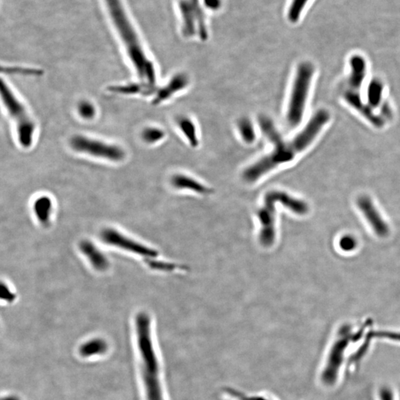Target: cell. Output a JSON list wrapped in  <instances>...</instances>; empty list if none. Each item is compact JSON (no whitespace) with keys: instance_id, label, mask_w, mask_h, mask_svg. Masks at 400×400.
Wrapping results in <instances>:
<instances>
[{"instance_id":"8","label":"cell","mask_w":400,"mask_h":400,"mask_svg":"<svg viewBox=\"0 0 400 400\" xmlns=\"http://www.w3.org/2000/svg\"><path fill=\"white\" fill-rule=\"evenodd\" d=\"M276 196L274 192H269L264 198V206L260 209L259 218L261 229L260 232V241L264 247H269L274 242L275 236V202Z\"/></svg>"},{"instance_id":"19","label":"cell","mask_w":400,"mask_h":400,"mask_svg":"<svg viewBox=\"0 0 400 400\" xmlns=\"http://www.w3.org/2000/svg\"><path fill=\"white\" fill-rule=\"evenodd\" d=\"M107 343L103 340L93 339L83 344L80 349V354L84 358L102 354L107 350Z\"/></svg>"},{"instance_id":"24","label":"cell","mask_w":400,"mask_h":400,"mask_svg":"<svg viewBox=\"0 0 400 400\" xmlns=\"http://www.w3.org/2000/svg\"><path fill=\"white\" fill-rule=\"evenodd\" d=\"M164 136V132L158 128H148L142 133V139L147 143L158 142L162 139Z\"/></svg>"},{"instance_id":"2","label":"cell","mask_w":400,"mask_h":400,"mask_svg":"<svg viewBox=\"0 0 400 400\" xmlns=\"http://www.w3.org/2000/svg\"><path fill=\"white\" fill-rule=\"evenodd\" d=\"M259 123L263 133L273 144L274 148L270 154L244 170L243 178L248 182H256L278 166L292 161L296 154L304 150L296 138L290 141L283 140L269 118L260 116Z\"/></svg>"},{"instance_id":"30","label":"cell","mask_w":400,"mask_h":400,"mask_svg":"<svg viewBox=\"0 0 400 400\" xmlns=\"http://www.w3.org/2000/svg\"><path fill=\"white\" fill-rule=\"evenodd\" d=\"M382 400H393L390 392L387 389H384L381 392Z\"/></svg>"},{"instance_id":"14","label":"cell","mask_w":400,"mask_h":400,"mask_svg":"<svg viewBox=\"0 0 400 400\" xmlns=\"http://www.w3.org/2000/svg\"><path fill=\"white\" fill-rule=\"evenodd\" d=\"M352 68L349 84L352 90H359L366 76V62L360 55H354L350 60Z\"/></svg>"},{"instance_id":"31","label":"cell","mask_w":400,"mask_h":400,"mask_svg":"<svg viewBox=\"0 0 400 400\" xmlns=\"http://www.w3.org/2000/svg\"><path fill=\"white\" fill-rule=\"evenodd\" d=\"M2 400H20L18 398H15V396H8V398H4V399H2Z\"/></svg>"},{"instance_id":"26","label":"cell","mask_w":400,"mask_h":400,"mask_svg":"<svg viewBox=\"0 0 400 400\" xmlns=\"http://www.w3.org/2000/svg\"><path fill=\"white\" fill-rule=\"evenodd\" d=\"M2 72H4L8 74H20L34 75V76L42 75V72L40 69L20 67H7L6 68H2Z\"/></svg>"},{"instance_id":"7","label":"cell","mask_w":400,"mask_h":400,"mask_svg":"<svg viewBox=\"0 0 400 400\" xmlns=\"http://www.w3.org/2000/svg\"><path fill=\"white\" fill-rule=\"evenodd\" d=\"M179 6L182 19L183 35L188 38L198 34L202 39H207L204 14L199 0H180Z\"/></svg>"},{"instance_id":"20","label":"cell","mask_w":400,"mask_h":400,"mask_svg":"<svg viewBox=\"0 0 400 400\" xmlns=\"http://www.w3.org/2000/svg\"><path fill=\"white\" fill-rule=\"evenodd\" d=\"M383 84L380 80L374 79L370 82L368 88V104L375 108H378L382 99Z\"/></svg>"},{"instance_id":"9","label":"cell","mask_w":400,"mask_h":400,"mask_svg":"<svg viewBox=\"0 0 400 400\" xmlns=\"http://www.w3.org/2000/svg\"><path fill=\"white\" fill-rule=\"evenodd\" d=\"M101 238L106 244L120 248L122 250L146 258H155L158 256L156 250L130 239L114 229H104L102 232Z\"/></svg>"},{"instance_id":"4","label":"cell","mask_w":400,"mask_h":400,"mask_svg":"<svg viewBox=\"0 0 400 400\" xmlns=\"http://www.w3.org/2000/svg\"><path fill=\"white\" fill-rule=\"evenodd\" d=\"M0 93L9 115L14 120L20 144L24 148H28L33 143L36 128L33 118L24 104L16 98L3 80H1L0 83Z\"/></svg>"},{"instance_id":"25","label":"cell","mask_w":400,"mask_h":400,"mask_svg":"<svg viewBox=\"0 0 400 400\" xmlns=\"http://www.w3.org/2000/svg\"><path fill=\"white\" fill-rule=\"evenodd\" d=\"M80 116L84 120H92L94 118L96 110L94 106L88 102H82L78 107Z\"/></svg>"},{"instance_id":"22","label":"cell","mask_w":400,"mask_h":400,"mask_svg":"<svg viewBox=\"0 0 400 400\" xmlns=\"http://www.w3.org/2000/svg\"><path fill=\"white\" fill-rule=\"evenodd\" d=\"M239 130L242 138L246 142L252 143L256 138L254 129L249 120H242L239 123Z\"/></svg>"},{"instance_id":"29","label":"cell","mask_w":400,"mask_h":400,"mask_svg":"<svg viewBox=\"0 0 400 400\" xmlns=\"http://www.w3.org/2000/svg\"><path fill=\"white\" fill-rule=\"evenodd\" d=\"M370 336L374 338H387V339L400 341V333L388 332H375L370 334Z\"/></svg>"},{"instance_id":"6","label":"cell","mask_w":400,"mask_h":400,"mask_svg":"<svg viewBox=\"0 0 400 400\" xmlns=\"http://www.w3.org/2000/svg\"><path fill=\"white\" fill-rule=\"evenodd\" d=\"M70 146L76 152L109 161L120 162L126 158L123 149L116 144L80 135L72 138Z\"/></svg>"},{"instance_id":"5","label":"cell","mask_w":400,"mask_h":400,"mask_svg":"<svg viewBox=\"0 0 400 400\" xmlns=\"http://www.w3.org/2000/svg\"><path fill=\"white\" fill-rule=\"evenodd\" d=\"M314 72L310 62L302 63L298 67L287 112L288 123L292 127L298 126L302 119Z\"/></svg>"},{"instance_id":"28","label":"cell","mask_w":400,"mask_h":400,"mask_svg":"<svg viewBox=\"0 0 400 400\" xmlns=\"http://www.w3.org/2000/svg\"><path fill=\"white\" fill-rule=\"evenodd\" d=\"M0 294H1V299L8 302H12L15 300L14 294L4 282L2 283Z\"/></svg>"},{"instance_id":"27","label":"cell","mask_w":400,"mask_h":400,"mask_svg":"<svg viewBox=\"0 0 400 400\" xmlns=\"http://www.w3.org/2000/svg\"><path fill=\"white\" fill-rule=\"evenodd\" d=\"M340 247L344 252H350L356 247V241L350 236H344L340 241Z\"/></svg>"},{"instance_id":"13","label":"cell","mask_w":400,"mask_h":400,"mask_svg":"<svg viewBox=\"0 0 400 400\" xmlns=\"http://www.w3.org/2000/svg\"><path fill=\"white\" fill-rule=\"evenodd\" d=\"M82 253L89 260L92 266L100 272L106 270L108 268V260L92 242L84 240L80 244Z\"/></svg>"},{"instance_id":"3","label":"cell","mask_w":400,"mask_h":400,"mask_svg":"<svg viewBox=\"0 0 400 400\" xmlns=\"http://www.w3.org/2000/svg\"><path fill=\"white\" fill-rule=\"evenodd\" d=\"M136 329L147 400H164L160 382L159 362L152 342L150 319L147 314L140 313L136 316Z\"/></svg>"},{"instance_id":"21","label":"cell","mask_w":400,"mask_h":400,"mask_svg":"<svg viewBox=\"0 0 400 400\" xmlns=\"http://www.w3.org/2000/svg\"><path fill=\"white\" fill-rule=\"evenodd\" d=\"M178 124H179L180 130L186 136L190 144L194 147L198 146V135H196V127L193 122L188 118H182L178 120Z\"/></svg>"},{"instance_id":"17","label":"cell","mask_w":400,"mask_h":400,"mask_svg":"<svg viewBox=\"0 0 400 400\" xmlns=\"http://www.w3.org/2000/svg\"><path fill=\"white\" fill-rule=\"evenodd\" d=\"M53 204L48 196H42L38 198L34 203L35 216L42 224H48L50 222Z\"/></svg>"},{"instance_id":"15","label":"cell","mask_w":400,"mask_h":400,"mask_svg":"<svg viewBox=\"0 0 400 400\" xmlns=\"http://www.w3.org/2000/svg\"><path fill=\"white\" fill-rule=\"evenodd\" d=\"M188 82V80L187 76L186 75L182 74L176 75V76H174L173 79L169 82L167 86L160 89L159 92H158L156 96H155L154 100V104H158L168 99L172 95L184 88L187 86Z\"/></svg>"},{"instance_id":"11","label":"cell","mask_w":400,"mask_h":400,"mask_svg":"<svg viewBox=\"0 0 400 400\" xmlns=\"http://www.w3.org/2000/svg\"><path fill=\"white\" fill-rule=\"evenodd\" d=\"M360 210L374 230L380 236H386L388 234L389 228L386 222L381 218L379 212L368 196H361L358 202Z\"/></svg>"},{"instance_id":"16","label":"cell","mask_w":400,"mask_h":400,"mask_svg":"<svg viewBox=\"0 0 400 400\" xmlns=\"http://www.w3.org/2000/svg\"><path fill=\"white\" fill-rule=\"evenodd\" d=\"M109 90L112 93L121 94L150 95L155 92V86H148L144 83H132L124 86H112Z\"/></svg>"},{"instance_id":"10","label":"cell","mask_w":400,"mask_h":400,"mask_svg":"<svg viewBox=\"0 0 400 400\" xmlns=\"http://www.w3.org/2000/svg\"><path fill=\"white\" fill-rule=\"evenodd\" d=\"M348 342V336H346L338 340L334 344L329 355L327 366L322 374L323 381L326 384H332L336 381L338 372L342 362L343 354Z\"/></svg>"},{"instance_id":"18","label":"cell","mask_w":400,"mask_h":400,"mask_svg":"<svg viewBox=\"0 0 400 400\" xmlns=\"http://www.w3.org/2000/svg\"><path fill=\"white\" fill-rule=\"evenodd\" d=\"M172 184L176 188L188 189V190H194V192L202 194L209 193L208 188H207L206 186L200 184L196 180L184 176V175L179 174L174 176L172 179Z\"/></svg>"},{"instance_id":"23","label":"cell","mask_w":400,"mask_h":400,"mask_svg":"<svg viewBox=\"0 0 400 400\" xmlns=\"http://www.w3.org/2000/svg\"><path fill=\"white\" fill-rule=\"evenodd\" d=\"M308 1L309 0H292L288 14V16L290 22H296L299 20L302 12L304 10Z\"/></svg>"},{"instance_id":"1","label":"cell","mask_w":400,"mask_h":400,"mask_svg":"<svg viewBox=\"0 0 400 400\" xmlns=\"http://www.w3.org/2000/svg\"><path fill=\"white\" fill-rule=\"evenodd\" d=\"M104 1L140 81L148 86H155L156 74L154 66L144 52L139 38L123 9L121 1Z\"/></svg>"},{"instance_id":"12","label":"cell","mask_w":400,"mask_h":400,"mask_svg":"<svg viewBox=\"0 0 400 400\" xmlns=\"http://www.w3.org/2000/svg\"><path fill=\"white\" fill-rule=\"evenodd\" d=\"M344 98L352 108L356 109L373 126L378 128H382L384 126V119L381 116L376 114L372 108L368 104H366L362 101L358 90H347L344 94Z\"/></svg>"}]
</instances>
